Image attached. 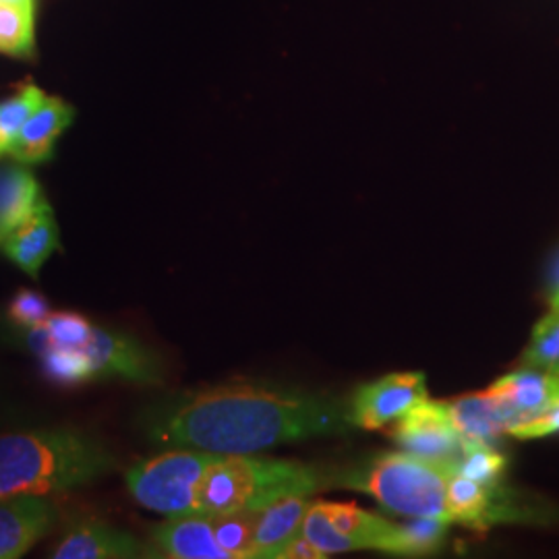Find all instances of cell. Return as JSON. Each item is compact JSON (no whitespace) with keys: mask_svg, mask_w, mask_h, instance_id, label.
Instances as JSON below:
<instances>
[{"mask_svg":"<svg viewBox=\"0 0 559 559\" xmlns=\"http://www.w3.org/2000/svg\"><path fill=\"white\" fill-rule=\"evenodd\" d=\"M350 427V406L340 400L245 383L168 402L150 420V438L216 456H247L290 441L340 436Z\"/></svg>","mask_w":559,"mask_h":559,"instance_id":"obj_1","label":"cell"},{"mask_svg":"<svg viewBox=\"0 0 559 559\" xmlns=\"http://www.w3.org/2000/svg\"><path fill=\"white\" fill-rule=\"evenodd\" d=\"M117 460L85 433L50 429L0 436V498L50 496L115 471Z\"/></svg>","mask_w":559,"mask_h":559,"instance_id":"obj_2","label":"cell"},{"mask_svg":"<svg viewBox=\"0 0 559 559\" xmlns=\"http://www.w3.org/2000/svg\"><path fill=\"white\" fill-rule=\"evenodd\" d=\"M320 473L295 460L218 456L200 487V512L218 516L261 510L288 496H311L321 487Z\"/></svg>","mask_w":559,"mask_h":559,"instance_id":"obj_3","label":"cell"},{"mask_svg":"<svg viewBox=\"0 0 559 559\" xmlns=\"http://www.w3.org/2000/svg\"><path fill=\"white\" fill-rule=\"evenodd\" d=\"M456 466L420 459L411 452L378 456L348 487L360 489L380 501L390 512L406 519L450 520L448 483Z\"/></svg>","mask_w":559,"mask_h":559,"instance_id":"obj_4","label":"cell"},{"mask_svg":"<svg viewBox=\"0 0 559 559\" xmlns=\"http://www.w3.org/2000/svg\"><path fill=\"white\" fill-rule=\"evenodd\" d=\"M216 454L180 448L135 464L127 473V489L143 508L182 516L200 512V487Z\"/></svg>","mask_w":559,"mask_h":559,"instance_id":"obj_5","label":"cell"},{"mask_svg":"<svg viewBox=\"0 0 559 559\" xmlns=\"http://www.w3.org/2000/svg\"><path fill=\"white\" fill-rule=\"evenodd\" d=\"M392 438L404 452L459 466L464 441L450 420L445 402L423 400L396 420Z\"/></svg>","mask_w":559,"mask_h":559,"instance_id":"obj_6","label":"cell"},{"mask_svg":"<svg viewBox=\"0 0 559 559\" xmlns=\"http://www.w3.org/2000/svg\"><path fill=\"white\" fill-rule=\"evenodd\" d=\"M423 400H427V381L423 373H392L360 385L350 402V419L355 427L376 431L404 417Z\"/></svg>","mask_w":559,"mask_h":559,"instance_id":"obj_7","label":"cell"},{"mask_svg":"<svg viewBox=\"0 0 559 559\" xmlns=\"http://www.w3.org/2000/svg\"><path fill=\"white\" fill-rule=\"evenodd\" d=\"M83 350L92 360L96 376L122 378L135 383L160 381L158 360L135 338L94 328V334Z\"/></svg>","mask_w":559,"mask_h":559,"instance_id":"obj_8","label":"cell"},{"mask_svg":"<svg viewBox=\"0 0 559 559\" xmlns=\"http://www.w3.org/2000/svg\"><path fill=\"white\" fill-rule=\"evenodd\" d=\"M57 510L44 496L0 498V559L21 558L52 528Z\"/></svg>","mask_w":559,"mask_h":559,"instance_id":"obj_9","label":"cell"},{"mask_svg":"<svg viewBox=\"0 0 559 559\" xmlns=\"http://www.w3.org/2000/svg\"><path fill=\"white\" fill-rule=\"evenodd\" d=\"M512 420L510 427L535 419L559 400V373L524 367L503 376L487 390ZM508 427V429H510Z\"/></svg>","mask_w":559,"mask_h":559,"instance_id":"obj_10","label":"cell"},{"mask_svg":"<svg viewBox=\"0 0 559 559\" xmlns=\"http://www.w3.org/2000/svg\"><path fill=\"white\" fill-rule=\"evenodd\" d=\"M321 506L336 526L346 551L376 549L400 556V524L371 514L355 503L321 501Z\"/></svg>","mask_w":559,"mask_h":559,"instance_id":"obj_11","label":"cell"},{"mask_svg":"<svg viewBox=\"0 0 559 559\" xmlns=\"http://www.w3.org/2000/svg\"><path fill=\"white\" fill-rule=\"evenodd\" d=\"M152 540L162 556L175 559H230L214 535L212 516H168L152 528Z\"/></svg>","mask_w":559,"mask_h":559,"instance_id":"obj_12","label":"cell"},{"mask_svg":"<svg viewBox=\"0 0 559 559\" xmlns=\"http://www.w3.org/2000/svg\"><path fill=\"white\" fill-rule=\"evenodd\" d=\"M150 556L147 547L127 531L102 522H80L60 540L57 559H127Z\"/></svg>","mask_w":559,"mask_h":559,"instance_id":"obj_13","label":"cell"},{"mask_svg":"<svg viewBox=\"0 0 559 559\" xmlns=\"http://www.w3.org/2000/svg\"><path fill=\"white\" fill-rule=\"evenodd\" d=\"M73 119H75L73 106H69L60 98L46 96L40 108L23 124L17 140L11 143L7 154L25 166L50 160L55 152V143Z\"/></svg>","mask_w":559,"mask_h":559,"instance_id":"obj_14","label":"cell"},{"mask_svg":"<svg viewBox=\"0 0 559 559\" xmlns=\"http://www.w3.org/2000/svg\"><path fill=\"white\" fill-rule=\"evenodd\" d=\"M4 255L29 276H38L41 265L60 249L59 226L50 203L41 200L36 212L0 245Z\"/></svg>","mask_w":559,"mask_h":559,"instance_id":"obj_15","label":"cell"},{"mask_svg":"<svg viewBox=\"0 0 559 559\" xmlns=\"http://www.w3.org/2000/svg\"><path fill=\"white\" fill-rule=\"evenodd\" d=\"M445 408L462 441L496 443L503 433L508 436L512 425L508 413L489 392L445 400Z\"/></svg>","mask_w":559,"mask_h":559,"instance_id":"obj_16","label":"cell"},{"mask_svg":"<svg viewBox=\"0 0 559 559\" xmlns=\"http://www.w3.org/2000/svg\"><path fill=\"white\" fill-rule=\"evenodd\" d=\"M309 506V496H288L261 508L255 526V558L278 559L280 551L300 535Z\"/></svg>","mask_w":559,"mask_h":559,"instance_id":"obj_17","label":"cell"},{"mask_svg":"<svg viewBox=\"0 0 559 559\" xmlns=\"http://www.w3.org/2000/svg\"><path fill=\"white\" fill-rule=\"evenodd\" d=\"M44 200L40 182L25 164H4L0 168V245L27 221Z\"/></svg>","mask_w":559,"mask_h":559,"instance_id":"obj_18","label":"cell"},{"mask_svg":"<svg viewBox=\"0 0 559 559\" xmlns=\"http://www.w3.org/2000/svg\"><path fill=\"white\" fill-rule=\"evenodd\" d=\"M445 500L452 522L483 526L491 512V487L468 479L456 471L448 483Z\"/></svg>","mask_w":559,"mask_h":559,"instance_id":"obj_19","label":"cell"},{"mask_svg":"<svg viewBox=\"0 0 559 559\" xmlns=\"http://www.w3.org/2000/svg\"><path fill=\"white\" fill-rule=\"evenodd\" d=\"M260 510H240L212 516L214 535L230 559L255 558V526Z\"/></svg>","mask_w":559,"mask_h":559,"instance_id":"obj_20","label":"cell"},{"mask_svg":"<svg viewBox=\"0 0 559 559\" xmlns=\"http://www.w3.org/2000/svg\"><path fill=\"white\" fill-rule=\"evenodd\" d=\"M0 52L20 59L32 57L34 7L0 2Z\"/></svg>","mask_w":559,"mask_h":559,"instance_id":"obj_21","label":"cell"},{"mask_svg":"<svg viewBox=\"0 0 559 559\" xmlns=\"http://www.w3.org/2000/svg\"><path fill=\"white\" fill-rule=\"evenodd\" d=\"M46 94L34 83H23L15 96L0 102V154H7L23 124L38 110Z\"/></svg>","mask_w":559,"mask_h":559,"instance_id":"obj_22","label":"cell"},{"mask_svg":"<svg viewBox=\"0 0 559 559\" xmlns=\"http://www.w3.org/2000/svg\"><path fill=\"white\" fill-rule=\"evenodd\" d=\"M456 471L493 489L506 471V456L493 448V443L464 441Z\"/></svg>","mask_w":559,"mask_h":559,"instance_id":"obj_23","label":"cell"},{"mask_svg":"<svg viewBox=\"0 0 559 559\" xmlns=\"http://www.w3.org/2000/svg\"><path fill=\"white\" fill-rule=\"evenodd\" d=\"M40 359L46 378L55 383L75 385L96 378L92 360L81 348H62L55 344Z\"/></svg>","mask_w":559,"mask_h":559,"instance_id":"obj_24","label":"cell"},{"mask_svg":"<svg viewBox=\"0 0 559 559\" xmlns=\"http://www.w3.org/2000/svg\"><path fill=\"white\" fill-rule=\"evenodd\" d=\"M448 520L413 519L400 524V556L436 554L448 535Z\"/></svg>","mask_w":559,"mask_h":559,"instance_id":"obj_25","label":"cell"},{"mask_svg":"<svg viewBox=\"0 0 559 559\" xmlns=\"http://www.w3.org/2000/svg\"><path fill=\"white\" fill-rule=\"evenodd\" d=\"M522 365L559 373V318L545 316L535 325L531 344L522 355Z\"/></svg>","mask_w":559,"mask_h":559,"instance_id":"obj_26","label":"cell"},{"mask_svg":"<svg viewBox=\"0 0 559 559\" xmlns=\"http://www.w3.org/2000/svg\"><path fill=\"white\" fill-rule=\"evenodd\" d=\"M46 328L52 342L62 348H85V344L94 334V325L80 313L57 311L46 320Z\"/></svg>","mask_w":559,"mask_h":559,"instance_id":"obj_27","label":"cell"},{"mask_svg":"<svg viewBox=\"0 0 559 559\" xmlns=\"http://www.w3.org/2000/svg\"><path fill=\"white\" fill-rule=\"evenodd\" d=\"M50 316V305L48 299L36 293V290H29V288H23L15 299L11 300L9 305V320L13 323H17L21 328H34V325H40L46 323Z\"/></svg>","mask_w":559,"mask_h":559,"instance_id":"obj_28","label":"cell"},{"mask_svg":"<svg viewBox=\"0 0 559 559\" xmlns=\"http://www.w3.org/2000/svg\"><path fill=\"white\" fill-rule=\"evenodd\" d=\"M559 433V400L535 419L524 420L508 429V436L519 440H539Z\"/></svg>","mask_w":559,"mask_h":559,"instance_id":"obj_29","label":"cell"},{"mask_svg":"<svg viewBox=\"0 0 559 559\" xmlns=\"http://www.w3.org/2000/svg\"><path fill=\"white\" fill-rule=\"evenodd\" d=\"M325 558V554L321 551L316 543L307 539L302 533L290 540L282 551L278 559H321Z\"/></svg>","mask_w":559,"mask_h":559,"instance_id":"obj_30","label":"cell"},{"mask_svg":"<svg viewBox=\"0 0 559 559\" xmlns=\"http://www.w3.org/2000/svg\"><path fill=\"white\" fill-rule=\"evenodd\" d=\"M547 302L551 318H559V247L549 261L547 270Z\"/></svg>","mask_w":559,"mask_h":559,"instance_id":"obj_31","label":"cell"},{"mask_svg":"<svg viewBox=\"0 0 559 559\" xmlns=\"http://www.w3.org/2000/svg\"><path fill=\"white\" fill-rule=\"evenodd\" d=\"M0 2H9V4H23V7H34V0H0Z\"/></svg>","mask_w":559,"mask_h":559,"instance_id":"obj_32","label":"cell"}]
</instances>
